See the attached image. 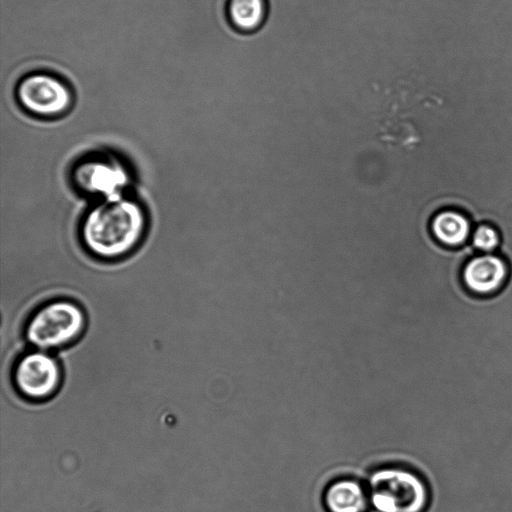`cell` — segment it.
<instances>
[{"label":"cell","instance_id":"cell-11","mask_svg":"<svg viewBox=\"0 0 512 512\" xmlns=\"http://www.w3.org/2000/svg\"><path fill=\"white\" fill-rule=\"evenodd\" d=\"M471 244L475 250L482 253L498 252L501 245L499 230L492 224L481 223L473 228Z\"/></svg>","mask_w":512,"mask_h":512},{"label":"cell","instance_id":"cell-3","mask_svg":"<svg viewBox=\"0 0 512 512\" xmlns=\"http://www.w3.org/2000/svg\"><path fill=\"white\" fill-rule=\"evenodd\" d=\"M85 324V313L80 305L70 299H54L42 304L30 316L26 337L38 348H57L78 338Z\"/></svg>","mask_w":512,"mask_h":512},{"label":"cell","instance_id":"cell-6","mask_svg":"<svg viewBox=\"0 0 512 512\" xmlns=\"http://www.w3.org/2000/svg\"><path fill=\"white\" fill-rule=\"evenodd\" d=\"M60 380L58 363L44 352L26 354L15 366V386L19 393L31 400H42L53 395Z\"/></svg>","mask_w":512,"mask_h":512},{"label":"cell","instance_id":"cell-4","mask_svg":"<svg viewBox=\"0 0 512 512\" xmlns=\"http://www.w3.org/2000/svg\"><path fill=\"white\" fill-rule=\"evenodd\" d=\"M130 180L125 165L108 154L84 157L72 170L74 186L97 201L126 194Z\"/></svg>","mask_w":512,"mask_h":512},{"label":"cell","instance_id":"cell-1","mask_svg":"<svg viewBox=\"0 0 512 512\" xmlns=\"http://www.w3.org/2000/svg\"><path fill=\"white\" fill-rule=\"evenodd\" d=\"M147 226L148 216L143 204L126 193L96 201L81 220L79 236L90 255L116 260L139 246Z\"/></svg>","mask_w":512,"mask_h":512},{"label":"cell","instance_id":"cell-5","mask_svg":"<svg viewBox=\"0 0 512 512\" xmlns=\"http://www.w3.org/2000/svg\"><path fill=\"white\" fill-rule=\"evenodd\" d=\"M17 99L28 113L45 118L63 115L73 101L67 85L46 73L26 76L18 84Z\"/></svg>","mask_w":512,"mask_h":512},{"label":"cell","instance_id":"cell-10","mask_svg":"<svg viewBox=\"0 0 512 512\" xmlns=\"http://www.w3.org/2000/svg\"><path fill=\"white\" fill-rule=\"evenodd\" d=\"M229 15L233 24L243 31L258 28L265 17L264 0H231Z\"/></svg>","mask_w":512,"mask_h":512},{"label":"cell","instance_id":"cell-8","mask_svg":"<svg viewBox=\"0 0 512 512\" xmlns=\"http://www.w3.org/2000/svg\"><path fill=\"white\" fill-rule=\"evenodd\" d=\"M430 231L438 243L457 248L468 243L473 231V223L460 210L443 209L432 217Z\"/></svg>","mask_w":512,"mask_h":512},{"label":"cell","instance_id":"cell-7","mask_svg":"<svg viewBox=\"0 0 512 512\" xmlns=\"http://www.w3.org/2000/svg\"><path fill=\"white\" fill-rule=\"evenodd\" d=\"M510 274L507 260L495 253L478 254L470 258L462 270L466 289L480 297L499 293L506 285Z\"/></svg>","mask_w":512,"mask_h":512},{"label":"cell","instance_id":"cell-2","mask_svg":"<svg viewBox=\"0 0 512 512\" xmlns=\"http://www.w3.org/2000/svg\"><path fill=\"white\" fill-rule=\"evenodd\" d=\"M369 504L376 512H425L431 490L422 474L408 467H384L368 481Z\"/></svg>","mask_w":512,"mask_h":512},{"label":"cell","instance_id":"cell-9","mask_svg":"<svg viewBox=\"0 0 512 512\" xmlns=\"http://www.w3.org/2000/svg\"><path fill=\"white\" fill-rule=\"evenodd\" d=\"M328 512H365L369 504L368 491L356 480L339 479L324 492Z\"/></svg>","mask_w":512,"mask_h":512}]
</instances>
